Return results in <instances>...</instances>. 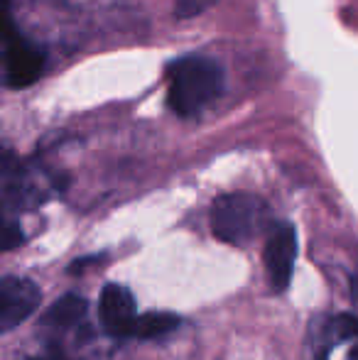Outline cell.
I'll list each match as a JSON object with an SVG mask.
<instances>
[{"instance_id":"obj_1","label":"cell","mask_w":358,"mask_h":360,"mask_svg":"<svg viewBox=\"0 0 358 360\" xmlns=\"http://www.w3.org/2000/svg\"><path fill=\"white\" fill-rule=\"evenodd\" d=\"M167 103L179 118L201 115L224 94V67L204 54H189L170 67Z\"/></svg>"},{"instance_id":"obj_2","label":"cell","mask_w":358,"mask_h":360,"mask_svg":"<svg viewBox=\"0 0 358 360\" xmlns=\"http://www.w3.org/2000/svg\"><path fill=\"white\" fill-rule=\"evenodd\" d=\"M265 204L253 194H226L211 206V231L226 245H245L265 223Z\"/></svg>"},{"instance_id":"obj_3","label":"cell","mask_w":358,"mask_h":360,"mask_svg":"<svg viewBox=\"0 0 358 360\" xmlns=\"http://www.w3.org/2000/svg\"><path fill=\"white\" fill-rule=\"evenodd\" d=\"M3 39H5V49H3L5 84L10 89H25V86L34 84L44 72V54L37 47H32L20 32H15L8 5H5V15H3Z\"/></svg>"},{"instance_id":"obj_4","label":"cell","mask_w":358,"mask_h":360,"mask_svg":"<svg viewBox=\"0 0 358 360\" xmlns=\"http://www.w3.org/2000/svg\"><path fill=\"white\" fill-rule=\"evenodd\" d=\"M265 272L272 292H285L292 280V267L297 260V231L292 223L280 221L270 228L263 250Z\"/></svg>"},{"instance_id":"obj_5","label":"cell","mask_w":358,"mask_h":360,"mask_svg":"<svg viewBox=\"0 0 358 360\" xmlns=\"http://www.w3.org/2000/svg\"><path fill=\"white\" fill-rule=\"evenodd\" d=\"M42 292L27 277L8 275L0 282V328L13 331L23 321H27L39 307Z\"/></svg>"},{"instance_id":"obj_6","label":"cell","mask_w":358,"mask_h":360,"mask_svg":"<svg viewBox=\"0 0 358 360\" xmlns=\"http://www.w3.org/2000/svg\"><path fill=\"white\" fill-rule=\"evenodd\" d=\"M98 311H101V323H103L106 333L118 336V338L130 336L138 314H135V297L130 294L128 287L115 285V282L106 285L103 292H101Z\"/></svg>"},{"instance_id":"obj_7","label":"cell","mask_w":358,"mask_h":360,"mask_svg":"<svg viewBox=\"0 0 358 360\" xmlns=\"http://www.w3.org/2000/svg\"><path fill=\"white\" fill-rule=\"evenodd\" d=\"M87 311H89L87 299L79 297V294H67V297L57 299V302L52 304V309L47 311L44 321L57 328H72V326H79V323L87 319Z\"/></svg>"},{"instance_id":"obj_8","label":"cell","mask_w":358,"mask_h":360,"mask_svg":"<svg viewBox=\"0 0 358 360\" xmlns=\"http://www.w3.org/2000/svg\"><path fill=\"white\" fill-rule=\"evenodd\" d=\"M174 328H179V316L174 314H138L130 338H160L165 333H172Z\"/></svg>"},{"instance_id":"obj_9","label":"cell","mask_w":358,"mask_h":360,"mask_svg":"<svg viewBox=\"0 0 358 360\" xmlns=\"http://www.w3.org/2000/svg\"><path fill=\"white\" fill-rule=\"evenodd\" d=\"M329 338H341L351 343L344 360H358V319L356 316H336L329 321Z\"/></svg>"},{"instance_id":"obj_10","label":"cell","mask_w":358,"mask_h":360,"mask_svg":"<svg viewBox=\"0 0 358 360\" xmlns=\"http://www.w3.org/2000/svg\"><path fill=\"white\" fill-rule=\"evenodd\" d=\"M214 0H177V8H174V15L179 20H186V18H194L199 15L201 10H206Z\"/></svg>"},{"instance_id":"obj_11","label":"cell","mask_w":358,"mask_h":360,"mask_svg":"<svg viewBox=\"0 0 358 360\" xmlns=\"http://www.w3.org/2000/svg\"><path fill=\"white\" fill-rule=\"evenodd\" d=\"M20 243H23V233H20V228L15 226V223H8V226H5V240H3L5 250H13V248H18Z\"/></svg>"},{"instance_id":"obj_12","label":"cell","mask_w":358,"mask_h":360,"mask_svg":"<svg viewBox=\"0 0 358 360\" xmlns=\"http://www.w3.org/2000/svg\"><path fill=\"white\" fill-rule=\"evenodd\" d=\"M351 294H354V299L358 302V267L354 270V275H351Z\"/></svg>"}]
</instances>
